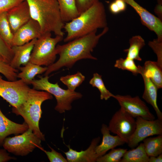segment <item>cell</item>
<instances>
[{
    "label": "cell",
    "mask_w": 162,
    "mask_h": 162,
    "mask_svg": "<svg viewBox=\"0 0 162 162\" xmlns=\"http://www.w3.org/2000/svg\"><path fill=\"white\" fill-rule=\"evenodd\" d=\"M107 26L102 32L97 34V30L76 38L62 45L56 47L59 58L57 61L47 67L44 76L56 71L63 67L71 68L78 61L85 59L96 60L91 52L98 44L99 40L108 31Z\"/></svg>",
    "instance_id": "6da1fadb"
},
{
    "label": "cell",
    "mask_w": 162,
    "mask_h": 162,
    "mask_svg": "<svg viewBox=\"0 0 162 162\" xmlns=\"http://www.w3.org/2000/svg\"><path fill=\"white\" fill-rule=\"evenodd\" d=\"M105 7L99 1L71 21L65 22L63 29L67 33L64 41L68 42L107 27Z\"/></svg>",
    "instance_id": "7a4b0ae2"
},
{
    "label": "cell",
    "mask_w": 162,
    "mask_h": 162,
    "mask_svg": "<svg viewBox=\"0 0 162 162\" xmlns=\"http://www.w3.org/2000/svg\"><path fill=\"white\" fill-rule=\"evenodd\" d=\"M31 18L39 23L42 34L53 32L64 37L63 21L57 0H26Z\"/></svg>",
    "instance_id": "3957f363"
},
{
    "label": "cell",
    "mask_w": 162,
    "mask_h": 162,
    "mask_svg": "<svg viewBox=\"0 0 162 162\" xmlns=\"http://www.w3.org/2000/svg\"><path fill=\"white\" fill-rule=\"evenodd\" d=\"M52 98V95L46 91L30 88L25 101L17 107L12 108V112L21 116L29 128L42 141L45 140V138L39 127L42 114L41 105L45 101Z\"/></svg>",
    "instance_id": "277c9868"
},
{
    "label": "cell",
    "mask_w": 162,
    "mask_h": 162,
    "mask_svg": "<svg viewBox=\"0 0 162 162\" xmlns=\"http://www.w3.org/2000/svg\"><path fill=\"white\" fill-rule=\"evenodd\" d=\"M48 75L39 77L38 80H33L31 83L33 88L46 91L55 97L57 104L55 107L56 110L60 113L72 109L71 103L74 100L82 98V95L80 92L72 91L61 88L57 82L53 84L49 81Z\"/></svg>",
    "instance_id": "5b68a950"
},
{
    "label": "cell",
    "mask_w": 162,
    "mask_h": 162,
    "mask_svg": "<svg viewBox=\"0 0 162 162\" xmlns=\"http://www.w3.org/2000/svg\"><path fill=\"white\" fill-rule=\"evenodd\" d=\"M63 37L56 35L51 37V32L42 34L37 39L32 50L29 62L48 67L55 62L57 55L56 47L63 40Z\"/></svg>",
    "instance_id": "8992f818"
},
{
    "label": "cell",
    "mask_w": 162,
    "mask_h": 162,
    "mask_svg": "<svg viewBox=\"0 0 162 162\" xmlns=\"http://www.w3.org/2000/svg\"><path fill=\"white\" fill-rule=\"evenodd\" d=\"M41 140L28 128L20 135L7 137L2 146L10 153L16 156H26L36 148L42 147Z\"/></svg>",
    "instance_id": "52a82bcc"
},
{
    "label": "cell",
    "mask_w": 162,
    "mask_h": 162,
    "mask_svg": "<svg viewBox=\"0 0 162 162\" xmlns=\"http://www.w3.org/2000/svg\"><path fill=\"white\" fill-rule=\"evenodd\" d=\"M30 88L21 79L6 81L0 74V96L12 107H17L25 101Z\"/></svg>",
    "instance_id": "ba28073f"
},
{
    "label": "cell",
    "mask_w": 162,
    "mask_h": 162,
    "mask_svg": "<svg viewBox=\"0 0 162 162\" xmlns=\"http://www.w3.org/2000/svg\"><path fill=\"white\" fill-rule=\"evenodd\" d=\"M135 118L120 108L113 115L108 126L110 131L127 143L136 127Z\"/></svg>",
    "instance_id": "9c48e42d"
},
{
    "label": "cell",
    "mask_w": 162,
    "mask_h": 162,
    "mask_svg": "<svg viewBox=\"0 0 162 162\" xmlns=\"http://www.w3.org/2000/svg\"><path fill=\"white\" fill-rule=\"evenodd\" d=\"M136 118V128L127 143L129 147H136L149 136L162 135V120L158 119L149 120L140 117Z\"/></svg>",
    "instance_id": "30bf717a"
},
{
    "label": "cell",
    "mask_w": 162,
    "mask_h": 162,
    "mask_svg": "<svg viewBox=\"0 0 162 162\" xmlns=\"http://www.w3.org/2000/svg\"><path fill=\"white\" fill-rule=\"evenodd\" d=\"M121 108L134 118L140 117L146 120H151L155 117L150 111L146 103L138 96L132 97L130 95H114Z\"/></svg>",
    "instance_id": "8fae6325"
},
{
    "label": "cell",
    "mask_w": 162,
    "mask_h": 162,
    "mask_svg": "<svg viewBox=\"0 0 162 162\" xmlns=\"http://www.w3.org/2000/svg\"><path fill=\"white\" fill-rule=\"evenodd\" d=\"M130 6L140 17L141 23L157 35V39L162 40V21L137 3L134 0H123Z\"/></svg>",
    "instance_id": "7c38bea8"
},
{
    "label": "cell",
    "mask_w": 162,
    "mask_h": 162,
    "mask_svg": "<svg viewBox=\"0 0 162 162\" xmlns=\"http://www.w3.org/2000/svg\"><path fill=\"white\" fill-rule=\"evenodd\" d=\"M11 30L14 34L31 18L28 4L25 0L7 12Z\"/></svg>",
    "instance_id": "4fadbf2b"
},
{
    "label": "cell",
    "mask_w": 162,
    "mask_h": 162,
    "mask_svg": "<svg viewBox=\"0 0 162 162\" xmlns=\"http://www.w3.org/2000/svg\"><path fill=\"white\" fill-rule=\"evenodd\" d=\"M42 34L39 23L31 18L14 34L12 46L23 45L34 39L39 38Z\"/></svg>",
    "instance_id": "5bb4252c"
},
{
    "label": "cell",
    "mask_w": 162,
    "mask_h": 162,
    "mask_svg": "<svg viewBox=\"0 0 162 162\" xmlns=\"http://www.w3.org/2000/svg\"><path fill=\"white\" fill-rule=\"evenodd\" d=\"M98 137L93 139L89 147L86 150L77 151L68 146L69 150L64 152L68 162H96L98 158L96 153L95 148L100 140Z\"/></svg>",
    "instance_id": "9a60e30c"
},
{
    "label": "cell",
    "mask_w": 162,
    "mask_h": 162,
    "mask_svg": "<svg viewBox=\"0 0 162 162\" xmlns=\"http://www.w3.org/2000/svg\"><path fill=\"white\" fill-rule=\"evenodd\" d=\"M37 39H34L22 45L11 47L14 56L10 64L13 68L19 69L22 65H25L30 61L31 55Z\"/></svg>",
    "instance_id": "2e32d148"
},
{
    "label": "cell",
    "mask_w": 162,
    "mask_h": 162,
    "mask_svg": "<svg viewBox=\"0 0 162 162\" xmlns=\"http://www.w3.org/2000/svg\"><path fill=\"white\" fill-rule=\"evenodd\" d=\"M28 128L25 122L20 124L9 119L0 109V147L2 146L4 140L8 136L12 134H22Z\"/></svg>",
    "instance_id": "e0dca14e"
},
{
    "label": "cell",
    "mask_w": 162,
    "mask_h": 162,
    "mask_svg": "<svg viewBox=\"0 0 162 162\" xmlns=\"http://www.w3.org/2000/svg\"><path fill=\"white\" fill-rule=\"evenodd\" d=\"M100 130L103 135L102 141L101 144L97 145L95 148L96 152L98 157L105 154L109 150L126 143L124 140L118 136L111 135L106 124H102Z\"/></svg>",
    "instance_id": "ac0fdd59"
},
{
    "label": "cell",
    "mask_w": 162,
    "mask_h": 162,
    "mask_svg": "<svg viewBox=\"0 0 162 162\" xmlns=\"http://www.w3.org/2000/svg\"><path fill=\"white\" fill-rule=\"evenodd\" d=\"M144 84V90L142 98L147 103L151 105L154 109L158 119L162 120V112L157 104V90L156 86L148 78L142 74Z\"/></svg>",
    "instance_id": "d6986e66"
},
{
    "label": "cell",
    "mask_w": 162,
    "mask_h": 162,
    "mask_svg": "<svg viewBox=\"0 0 162 162\" xmlns=\"http://www.w3.org/2000/svg\"><path fill=\"white\" fill-rule=\"evenodd\" d=\"M162 70L157 62L147 61L141 67L140 74L149 78L159 89L162 88Z\"/></svg>",
    "instance_id": "ffe728a7"
},
{
    "label": "cell",
    "mask_w": 162,
    "mask_h": 162,
    "mask_svg": "<svg viewBox=\"0 0 162 162\" xmlns=\"http://www.w3.org/2000/svg\"><path fill=\"white\" fill-rule=\"evenodd\" d=\"M24 66L19 68L21 72L17 74V77L28 85L31 84L37 75L45 72L47 68L29 62Z\"/></svg>",
    "instance_id": "44dd1931"
},
{
    "label": "cell",
    "mask_w": 162,
    "mask_h": 162,
    "mask_svg": "<svg viewBox=\"0 0 162 162\" xmlns=\"http://www.w3.org/2000/svg\"><path fill=\"white\" fill-rule=\"evenodd\" d=\"M63 22H70L79 15L75 0H57Z\"/></svg>",
    "instance_id": "7402d4cb"
},
{
    "label": "cell",
    "mask_w": 162,
    "mask_h": 162,
    "mask_svg": "<svg viewBox=\"0 0 162 162\" xmlns=\"http://www.w3.org/2000/svg\"><path fill=\"white\" fill-rule=\"evenodd\" d=\"M149 158L144 144L141 143L136 148L127 150L120 162H148Z\"/></svg>",
    "instance_id": "603a6c76"
},
{
    "label": "cell",
    "mask_w": 162,
    "mask_h": 162,
    "mask_svg": "<svg viewBox=\"0 0 162 162\" xmlns=\"http://www.w3.org/2000/svg\"><path fill=\"white\" fill-rule=\"evenodd\" d=\"M129 48L124 50L127 53L126 57L134 60L142 61L139 53L140 50L145 45L144 39L140 35H135L129 39Z\"/></svg>",
    "instance_id": "cb8c5ba5"
},
{
    "label": "cell",
    "mask_w": 162,
    "mask_h": 162,
    "mask_svg": "<svg viewBox=\"0 0 162 162\" xmlns=\"http://www.w3.org/2000/svg\"><path fill=\"white\" fill-rule=\"evenodd\" d=\"M142 141L145 151L149 157L157 156L162 154V135L148 137Z\"/></svg>",
    "instance_id": "d4e9b609"
},
{
    "label": "cell",
    "mask_w": 162,
    "mask_h": 162,
    "mask_svg": "<svg viewBox=\"0 0 162 162\" xmlns=\"http://www.w3.org/2000/svg\"><path fill=\"white\" fill-rule=\"evenodd\" d=\"M7 12L0 13V35L8 45L11 48L14 34L8 20Z\"/></svg>",
    "instance_id": "484cf974"
},
{
    "label": "cell",
    "mask_w": 162,
    "mask_h": 162,
    "mask_svg": "<svg viewBox=\"0 0 162 162\" xmlns=\"http://www.w3.org/2000/svg\"><path fill=\"white\" fill-rule=\"evenodd\" d=\"M85 78V76L78 71L75 74L61 76L60 80L67 86L68 89L74 91L82 83Z\"/></svg>",
    "instance_id": "4316f807"
},
{
    "label": "cell",
    "mask_w": 162,
    "mask_h": 162,
    "mask_svg": "<svg viewBox=\"0 0 162 162\" xmlns=\"http://www.w3.org/2000/svg\"><path fill=\"white\" fill-rule=\"evenodd\" d=\"M89 84L92 87L97 88L100 93L101 100H107L114 94L111 93L106 88L102 78V76L97 73L93 74V77L90 80Z\"/></svg>",
    "instance_id": "83f0119b"
},
{
    "label": "cell",
    "mask_w": 162,
    "mask_h": 162,
    "mask_svg": "<svg viewBox=\"0 0 162 162\" xmlns=\"http://www.w3.org/2000/svg\"><path fill=\"white\" fill-rule=\"evenodd\" d=\"M115 67L122 70H127L131 72L134 75L140 74L141 66H137L134 60L126 57L125 58H120L117 60L114 64Z\"/></svg>",
    "instance_id": "f1b7e54d"
},
{
    "label": "cell",
    "mask_w": 162,
    "mask_h": 162,
    "mask_svg": "<svg viewBox=\"0 0 162 162\" xmlns=\"http://www.w3.org/2000/svg\"><path fill=\"white\" fill-rule=\"evenodd\" d=\"M108 154L98 157L97 162H120L127 149L122 148H112Z\"/></svg>",
    "instance_id": "f546056e"
},
{
    "label": "cell",
    "mask_w": 162,
    "mask_h": 162,
    "mask_svg": "<svg viewBox=\"0 0 162 162\" xmlns=\"http://www.w3.org/2000/svg\"><path fill=\"white\" fill-rule=\"evenodd\" d=\"M18 70L12 67L0 54V73L3 74L8 80H17Z\"/></svg>",
    "instance_id": "4dcf8cb0"
},
{
    "label": "cell",
    "mask_w": 162,
    "mask_h": 162,
    "mask_svg": "<svg viewBox=\"0 0 162 162\" xmlns=\"http://www.w3.org/2000/svg\"><path fill=\"white\" fill-rule=\"evenodd\" d=\"M0 54L5 60L10 64L13 56L14 53L11 48L4 41L0 35Z\"/></svg>",
    "instance_id": "1f68e13d"
},
{
    "label": "cell",
    "mask_w": 162,
    "mask_h": 162,
    "mask_svg": "<svg viewBox=\"0 0 162 162\" xmlns=\"http://www.w3.org/2000/svg\"><path fill=\"white\" fill-rule=\"evenodd\" d=\"M148 45L156 54L157 57V62L162 68V41L159 40L157 38L154 39L149 41Z\"/></svg>",
    "instance_id": "d6a6232c"
},
{
    "label": "cell",
    "mask_w": 162,
    "mask_h": 162,
    "mask_svg": "<svg viewBox=\"0 0 162 162\" xmlns=\"http://www.w3.org/2000/svg\"><path fill=\"white\" fill-rule=\"evenodd\" d=\"M109 9L112 14H118L126 10L127 4L123 0H114L109 4Z\"/></svg>",
    "instance_id": "836d02e7"
},
{
    "label": "cell",
    "mask_w": 162,
    "mask_h": 162,
    "mask_svg": "<svg viewBox=\"0 0 162 162\" xmlns=\"http://www.w3.org/2000/svg\"><path fill=\"white\" fill-rule=\"evenodd\" d=\"M51 148L50 151L45 150L42 147L39 148L44 152L46 155L50 162H67L68 161L60 153L56 152L53 148L49 146Z\"/></svg>",
    "instance_id": "e575fe53"
},
{
    "label": "cell",
    "mask_w": 162,
    "mask_h": 162,
    "mask_svg": "<svg viewBox=\"0 0 162 162\" xmlns=\"http://www.w3.org/2000/svg\"><path fill=\"white\" fill-rule=\"evenodd\" d=\"M79 15L99 1V0H75Z\"/></svg>",
    "instance_id": "d590c367"
},
{
    "label": "cell",
    "mask_w": 162,
    "mask_h": 162,
    "mask_svg": "<svg viewBox=\"0 0 162 162\" xmlns=\"http://www.w3.org/2000/svg\"><path fill=\"white\" fill-rule=\"evenodd\" d=\"M25 0H0V13L7 12Z\"/></svg>",
    "instance_id": "8d00e7d4"
},
{
    "label": "cell",
    "mask_w": 162,
    "mask_h": 162,
    "mask_svg": "<svg viewBox=\"0 0 162 162\" xmlns=\"http://www.w3.org/2000/svg\"><path fill=\"white\" fill-rule=\"evenodd\" d=\"M16 158L10 156L4 148L0 149V162H7L11 160H15Z\"/></svg>",
    "instance_id": "74e56055"
},
{
    "label": "cell",
    "mask_w": 162,
    "mask_h": 162,
    "mask_svg": "<svg viewBox=\"0 0 162 162\" xmlns=\"http://www.w3.org/2000/svg\"><path fill=\"white\" fill-rule=\"evenodd\" d=\"M154 11L155 14L157 15V17L162 21V2L158 3L154 8Z\"/></svg>",
    "instance_id": "f35d334b"
},
{
    "label": "cell",
    "mask_w": 162,
    "mask_h": 162,
    "mask_svg": "<svg viewBox=\"0 0 162 162\" xmlns=\"http://www.w3.org/2000/svg\"><path fill=\"white\" fill-rule=\"evenodd\" d=\"M162 154L157 156H150L149 157L148 162H162Z\"/></svg>",
    "instance_id": "ab89813d"
},
{
    "label": "cell",
    "mask_w": 162,
    "mask_h": 162,
    "mask_svg": "<svg viewBox=\"0 0 162 162\" xmlns=\"http://www.w3.org/2000/svg\"><path fill=\"white\" fill-rule=\"evenodd\" d=\"M158 3L162 2V0H156Z\"/></svg>",
    "instance_id": "60d3db41"
}]
</instances>
